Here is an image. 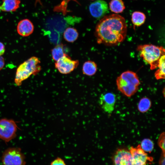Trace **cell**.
Listing matches in <instances>:
<instances>
[{
	"label": "cell",
	"mask_w": 165,
	"mask_h": 165,
	"mask_svg": "<svg viewBox=\"0 0 165 165\" xmlns=\"http://www.w3.org/2000/svg\"><path fill=\"white\" fill-rule=\"evenodd\" d=\"M165 55H163L160 58L157 67L158 69L155 73V76L157 79H164L165 78Z\"/></svg>",
	"instance_id": "d6986e66"
},
{
	"label": "cell",
	"mask_w": 165,
	"mask_h": 165,
	"mask_svg": "<svg viewBox=\"0 0 165 165\" xmlns=\"http://www.w3.org/2000/svg\"><path fill=\"white\" fill-rule=\"evenodd\" d=\"M20 0H2L0 5V11L13 12L16 11L19 7Z\"/></svg>",
	"instance_id": "4fadbf2b"
},
{
	"label": "cell",
	"mask_w": 165,
	"mask_h": 165,
	"mask_svg": "<svg viewBox=\"0 0 165 165\" xmlns=\"http://www.w3.org/2000/svg\"><path fill=\"white\" fill-rule=\"evenodd\" d=\"M5 64L4 59L2 56H0V70L2 69Z\"/></svg>",
	"instance_id": "d4e9b609"
},
{
	"label": "cell",
	"mask_w": 165,
	"mask_h": 165,
	"mask_svg": "<svg viewBox=\"0 0 165 165\" xmlns=\"http://www.w3.org/2000/svg\"><path fill=\"white\" fill-rule=\"evenodd\" d=\"M51 165H66V164L63 160L60 158H57L52 162Z\"/></svg>",
	"instance_id": "603a6c76"
},
{
	"label": "cell",
	"mask_w": 165,
	"mask_h": 165,
	"mask_svg": "<svg viewBox=\"0 0 165 165\" xmlns=\"http://www.w3.org/2000/svg\"><path fill=\"white\" fill-rule=\"evenodd\" d=\"M63 37L66 41L69 42H73L78 39L79 33L76 29L69 27L64 31Z\"/></svg>",
	"instance_id": "9a60e30c"
},
{
	"label": "cell",
	"mask_w": 165,
	"mask_h": 165,
	"mask_svg": "<svg viewBox=\"0 0 165 165\" xmlns=\"http://www.w3.org/2000/svg\"><path fill=\"white\" fill-rule=\"evenodd\" d=\"M127 31L125 19L118 14H112L104 16L99 21L95 35L98 44L115 46L124 41Z\"/></svg>",
	"instance_id": "6da1fadb"
},
{
	"label": "cell",
	"mask_w": 165,
	"mask_h": 165,
	"mask_svg": "<svg viewBox=\"0 0 165 165\" xmlns=\"http://www.w3.org/2000/svg\"><path fill=\"white\" fill-rule=\"evenodd\" d=\"M140 146L145 152H150L153 149L154 143L151 140L145 138L141 141Z\"/></svg>",
	"instance_id": "44dd1931"
},
{
	"label": "cell",
	"mask_w": 165,
	"mask_h": 165,
	"mask_svg": "<svg viewBox=\"0 0 165 165\" xmlns=\"http://www.w3.org/2000/svg\"><path fill=\"white\" fill-rule=\"evenodd\" d=\"M146 19L145 15L139 11L134 12L131 16V21L133 24L136 26H140L145 23Z\"/></svg>",
	"instance_id": "ac0fdd59"
},
{
	"label": "cell",
	"mask_w": 165,
	"mask_h": 165,
	"mask_svg": "<svg viewBox=\"0 0 165 165\" xmlns=\"http://www.w3.org/2000/svg\"><path fill=\"white\" fill-rule=\"evenodd\" d=\"M109 6L111 10L116 13H122L125 8L122 0H112L109 3Z\"/></svg>",
	"instance_id": "2e32d148"
},
{
	"label": "cell",
	"mask_w": 165,
	"mask_h": 165,
	"mask_svg": "<svg viewBox=\"0 0 165 165\" xmlns=\"http://www.w3.org/2000/svg\"><path fill=\"white\" fill-rule=\"evenodd\" d=\"M158 144L159 145L162 149L163 154H165V133L161 134L159 137Z\"/></svg>",
	"instance_id": "7402d4cb"
},
{
	"label": "cell",
	"mask_w": 165,
	"mask_h": 165,
	"mask_svg": "<svg viewBox=\"0 0 165 165\" xmlns=\"http://www.w3.org/2000/svg\"><path fill=\"white\" fill-rule=\"evenodd\" d=\"M52 59L56 61L67 54L65 52L64 46L62 44L56 45L51 50Z\"/></svg>",
	"instance_id": "e0dca14e"
},
{
	"label": "cell",
	"mask_w": 165,
	"mask_h": 165,
	"mask_svg": "<svg viewBox=\"0 0 165 165\" xmlns=\"http://www.w3.org/2000/svg\"><path fill=\"white\" fill-rule=\"evenodd\" d=\"M130 151L134 165H145L148 161H151L152 160L148 156L147 154L141 148L140 145L135 148L131 147Z\"/></svg>",
	"instance_id": "ba28073f"
},
{
	"label": "cell",
	"mask_w": 165,
	"mask_h": 165,
	"mask_svg": "<svg viewBox=\"0 0 165 165\" xmlns=\"http://www.w3.org/2000/svg\"><path fill=\"white\" fill-rule=\"evenodd\" d=\"M140 81L136 73L130 71L122 73L116 80L118 90L127 97H130L137 91Z\"/></svg>",
	"instance_id": "7a4b0ae2"
},
{
	"label": "cell",
	"mask_w": 165,
	"mask_h": 165,
	"mask_svg": "<svg viewBox=\"0 0 165 165\" xmlns=\"http://www.w3.org/2000/svg\"><path fill=\"white\" fill-rule=\"evenodd\" d=\"M99 104L105 112L111 113L113 111L116 101L115 95L111 93L101 94L99 99Z\"/></svg>",
	"instance_id": "30bf717a"
},
{
	"label": "cell",
	"mask_w": 165,
	"mask_h": 165,
	"mask_svg": "<svg viewBox=\"0 0 165 165\" xmlns=\"http://www.w3.org/2000/svg\"><path fill=\"white\" fill-rule=\"evenodd\" d=\"M5 51V48L4 45L0 42V56L3 55Z\"/></svg>",
	"instance_id": "cb8c5ba5"
},
{
	"label": "cell",
	"mask_w": 165,
	"mask_h": 165,
	"mask_svg": "<svg viewBox=\"0 0 165 165\" xmlns=\"http://www.w3.org/2000/svg\"><path fill=\"white\" fill-rule=\"evenodd\" d=\"M34 30V26L32 23L27 19L20 20L17 26L18 33L23 37L29 36L32 33Z\"/></svg>",
	"instance_id": "7c38bea8"
},
{
	"label": "cell",
	"mask_w": 165,
	"mask_h": 165,
	"mask_svg": "<svg viewBox=\"0 0 165 165\" xmlns=\"http://www.w3.org/2000/svg\"></svg>",
	"instance_id": "4316f807"
},
{
	"label": "cell",
	"mask_w": 165,
	"mask_h": 165,
	"mask_svg": "<svg viewBox=\"0 0 165 165\" xmlns=\"http://www.w3.org/2000/svg\"><path fill=\"white\" fill-rule=\"evenodd\" d=\"M2 165H25V156L19 147H9L3 152Z\"/></svg>",
	"instance_id": "5b68a950"
},
{
	"label": "cell",
	"mask_w": 165,
	"mask_h": 165,
	"mask_svg": "<svg viewBox=\"0 0 165 165\" xmlns=\"http://www.w3.org/2000/svg\"><path fill=\"white\" fill-rule=\"evenodd\" d=\"M79 61L77 60H73L66 54L55 61V67L58 72L63 74L70 73L78 66Z\"/></svg>",
	"instance_id": "52a82bcc"
},
{
	"label": "cell",
	"mask_w": 165,
	"mask_h": 165,
	"mask_svg": "<svg viewBox=\"0 0 165 165\" xmlns=\"http://www.w3.org/2000/svg\"><path fill=\"white\" fill-rule=\"evenodd\" d=\"M165 154H163L160 161V165H165Z\"/></svg>",
	"instance_id": "484cf974"
},
{
	"label": "cell",
	"mask_w": 165,
	"mask_h": 165,
	"mask_svg": "<svg viewBox=\"0 0 165 165\" xmlns=\"http://www.w3.org/2000/svg\"><path fill=\"white\" fill-rule=\"evenodd\" d=\"M18 128L16 122L12 119H0V138L6 142L14 139Z\"/></svg>",
	"instance_id": "8992f818"
},
{
	"label": "cell",
	"mask_w": 165,
	"mask_h": 165,
	"mask_svg": "<svg viewBox=\"0 0 165 165\" xmlns=\"http://www.w3.org/2000/svg\"><path fill=\"white\" fill-rule=\"evenodd\" d=\"M89 9L91 15L97 19L103 17L108 12V4L103 0H96L91 3Z\"/></svg>",
	"instance_id": "9c48e42d"
},
{
	"label": "cell",
	"mask_w": 165,
	"mask_h": 165,
	"mask_svg": "<svg viewBox=\"0 0 165 165\" xmlns=\"http://www.w3.org/2000/svg\"><path fill=\"white\" fill-rule=\"evenodd\" d=\"M40 61L35 57H32L22 63L17 68L16 73L14 82L16 86H20L23 81L32 75H36L41 69Z\"/></svg>",
	"instance_id": "3957f363"
},
{
	"label": "cell",
	"mask_w": 165,
	"mask_h": 165,
	"mask_svg": "<svg viewBox=\"0 0 165 165\" xmlns=\"http://www.w3.org/2000/svg\"><path fill=\"white\" fill-rule=\"evenodd\" d=\"M151 105V102L150 100L146 97L141 98L138 105V111L141 113L147 112L150 108Z\"/></svg>",
	"instance_id": "ffe728a7"
},
{
	"label": "cell",
	"mask_w": 165,
	"mask_h": 165,
	"mask_svg": "<svg viewBox=\"0 0 165 165\" xmlns=\"http://www.w3.org/2000/svg\"><path fill=\"white\" fill-rule=\"evenodd\" d=\"M137 50L140 57L145 63L150 65L151 70L157 67L160 58L165 55V50L163 47L152 44L139 45Z\"/></svg>",
	"instance_id": "277c9868"
},
{
	"label": "cell",
	"mask_w": 165,
	"mask_h": 165,
	"mask_svg": "<svg viewBox=\"0 0 165 165\" xmlns=\"http://www.w3.org/2000/svg\"><path fill=\"white\" fill-rule=\"evenodd\" d=\"M114 165H134L130 151L121 149L118 150L113 158Z\"/></svg>",
	"instance_id": "8fae6325"
},
{
	"label": "cell",
	"mask_w": 165,
	"mask_h": 165,
	"mask_svg": "<svg viewBox=\"0 0 165 165\" xmlns=\"http://www.w3.org/2000/svg\"><path fill=\"white\" fill-rule=\"evenodd\" d=\"M97 70L96 64L91 61H88L85 62L82 66V72L85 75L91 76L94 75Z\"/></svg>",
	"instance_id": "5bb4252c"
}]
</instances>
